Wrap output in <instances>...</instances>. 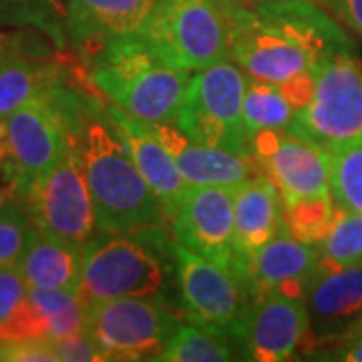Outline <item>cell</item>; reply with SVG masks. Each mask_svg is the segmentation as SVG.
Here are the masks:
<instances>
[{"mask_svg": "<svg viewBox=\"0 0 362 362\" xmlns=\"http://www.w3.org/2000/svg\"><path fill=\"white\" fill-rule=\"evenodd\" d=\"M247 75L232 61L195 71L177 113V127L195 143L254 157L244 123Z\"/></svg>", "mask_w": 362, "mask_h": 362, "instance_id": "obj_5", "label": "cell"}, {"mask_svg": "<svg viewBox=\"0 0 362 362\" xmlns=\"http://www.w3.org/2000/svg\"><path fill=\"white\" fill-rule=\"evenodd\" d=\"M23 202L40 232L85 246L97 223L78 141L28 187Z\"/></svg>", "mask_w": 362, "mask_h": 362, "instance_id": "obj_9", "label": "cell"}, {"mask_svg": "<svg viewBox=\"0 0 362 362\" xmlns=\"http://www.w3.org/2000/svg\"><path fill=\"white\" fill-rule=\"evenodd\" d=\"M318 250L322 270H338L362 262V214L337 206L330 232Z\"/></svg>", "mask_w": 362, "mask_h": 362, "instance_id": "obj_28", "label": "cell"}, {"mask_svg": "<svg viewBox=\"0 0 362 362\" xmlns=\"http://www.w3.org/2000/svg\"><path fill=\"white\" fill-rule=\"evenodd\" d=\"M334 197L332 194L298 197L282 202V218L286 232L298 242L308 246H320L330 232L334 218Z\"/></svg>", "mask_w": 362, "mask_h": 362, "instance_id": "obj_25", "label": "cell"}, {"mask_svg": "<svg viewBox=\"0 0 362 362\" xmlns=\"http://www.w3.org/2000/svg\"><path fill=\"white\" fill-rule=\"evenodd\" d=\"M220 0H153L141 37L159 63L204 71L232 61V16Z\"/></svg>", "mask_w": 362, "mask_h": 362, "instance_id": "obj_4", "label": "cell"}, {"mask_svg": "<svg viewBox=\"0 0 362 362\" xmlns=\"http://www.w3.org/2000/svg\"><path fill=\"white\" fill-rule=\"evenodd\" d=\"M89 78L77 57H26L11 51L0 59V121L59 83Z\"/></svg>", "mask_w": 362, "mask_h": 362, "instance_id": "obj_22", "label": "cell"}, {"mask_svg": "<svg viewBox=\"0 0 362 362\" xmlns=\"http://www.w3.org/2000/svg\"><path fill=\"white\" fill-rule=\"evenodd\" d=\"M171 272H175V240L168 235V228L97 232L83 246L78 296L85 306L117 298L157 296Z\"/></svg>", "mask_w": 362, "mask_h": 362, "instance_id": "obj_3", "label": "cell"}, {"mask_svg": "<svg viewBox=\"0 0 362 362\" xmlns=\"http://www.w3.org/2000/svg\"><path fill=\"white\" fill-rule=\"evenodd\" d=\"M156 135L175 157L180 171L189 187L199 185H220V187H238L250 180H264L262 165L256 157H244L202 145L187 139L180 127L171 123H151Z\"/></svg>", "mask_w": 362, "mask_h": 362, "instance_id": "obj_18", "label": "cell"}, {"mask_svg": "<svg viewBox=\"0 0 362 362\" xmlns=\"http://www.w3.org/2000/svg\"><path fill=\"white\" fill-rule=\"evenodd\" d=\"M288 135L330 151L362 137V63L354 52H337L314 71L312 99L298 109Z\"/></svg>", "mask_w": 362, "mask_h": 362, "instance_id": "obj_6", "label": "cell"}, {"mask_svg": "<svg viewBox=\"0 0 362 362\" xmlns=\"http://www.w3.org/2000/svg\"><path fill=\"white\" fill-rule=\"evenodd\" d=\"M320 272V250L298 242L282 230L259 250L247 266V284L254 300L266 294L302 298Z\"/></svg>", "mask_w": 362, "mask_h": 362, "instance_id": "obj_16", "label": "cell"}, {"mask_svg": "<svg viewBox=\"0 0 362 362\" xmlns=\"http://www.w3.org/2000/svg\"><path fill=\"white\" fill-rule=\"evenodd\" d=\"M296 109L282 95V90L274 83L252 81L247 83L244 97V123L247 137L252 139L258 131H284L288 129Z\"/></svg>", "mask_w": 362, "mask_h": 362, "instance_id": "obj_26", "label": "cell"}, {"mask_svg": "<svg viewBox=\"0 0 362 362\" xmlns=\"http://www.w3.org/2000/svg\"><path fill=\"white\" fill-rule=\"evenodd\" d=\"M28 288L65 290L78 294L83 280V246L69 244L37 230L14 266Z\"/></svg>", "mask_w": 362, "mask_h": 362, "instance_id": "obj_23", "label": "cell"}, {"mask_svg": "<svg viewBox=\"0 0 362 362\" xmlns=\"http://www.w3.org/2000/svg\"><path fill=\"white\" fill-rule=\"evenodd\" d=\"M171 228L180 244L233 272V187H192L171 220Z\"/></svg>", "mask_w": 362, "mask_h": 362, "instance_id": "obj_11", "label": "cell"}, {"mask_svg": "<svg viewBox=\"0 0 362 362\" xmlns=\"http://www.w3.org/2000/svg\"><path fill=\"white\" fill-rule=\"evenodd\" d=\"M37 226L28 218L25 209L8 202L0 211V268L16 266L26 246L33 242Z\"/></svg>", "mask_w": 362, "mask_h": 362, "instance_id": "obj_30", "label": "cell"}, {"mask_svg": "<svg viewBox=\"0 0 362 362\" xmlns=\"http://www.w3.org/2000/svg\"><path fill=\"white\" fill-rule=\"evenodd\" d=\"M254 11L308 52L316 66L337 52H354V42L344 28L312 0H268Z\"/></svg>", "mask_w": 362, "mask_h": 362, "instance_id": "obj_19", "label": "cell"}, {"mask_svg": "<svg viewBox=\"0 0 362 362\" xmlns=\"http://www.w3.org/2000/svg\"><path fill=\"white\" fill-rule=\"evenodd\" d=\"M0 361L8 362H57V354L47 340H25L0 344Z\"/></svg>", "mask_w": 362, "mask_h": 362, "instance_id": "obj_33", "label": "cell"}, {"mask_svg": "<svg viewBox=\"0 0 362 362\" xmlns=\"http://www.w3.org/2000/svg\"><path fill=\"white\" fill-rule=\"evenodd\" d=\"M228 6H258L262 2H268V0H220Z\"/></svg>", "mask_w": 362, "mask_h": 362, "instance_id": "obj_38", "label": "cell"}, {"mask_svg": "<svg viewBox=\"0 0 362 362\" xmlns=\"http://www.w3.org/2000/svg\"><path fill=\"white\" fill-rule=\"evenodd\" d=\"M175 276L187 322L242 342L254 304L250 286L233 272L197 256L175 240Z\"/></svg>", "mask_w": 362, "mask_h": 362, "instance_id": "obj_7", "label": "cell"}, {"mask_svg": "<svg viewBox=\"0 0 362 362\" xmlns=\"http://www.w3.org/2000/svg\"><path fill=\"white\" fill-rule=\"evenodd\" d=\"M282 230H286L282 197L270 181L250 180L233 187V274L247 284V266L252 258Z\"/></svg>", "mask_w": 362, "mask_h": 362, "instance_id": "obj_17", "label": "cell"}, {"mask_svg": "<svg viewBox=\"0 0 362 362\" xmlns=\"http://www.w3.org/2000/svg\"><path fill=\"white\" fill-rule=\"evenodd\" d=\"M66 0H0V28H33L54 42L59 51L69 45L65 26Z\"/></svg>", "mask_w": 362, "mask_h": 362, "instance_id": "obj_24", "label": "cell"}, {"mask_svg": "<svg viewBox=\"0 0 362 362\" xmlns=\"http://www.w3.org/2000/svg\"><path fill=\"white\" fill-rule=\"evenodd\" d=\"M230 52L247 77L282 85L302 73H314L316 63L302 47L262 21L254 6H232Z\"/></svg>", "mask_w": 362, "mask_h": 362, "instance_id": "obj_10", "label": "cell"}, {"mask_svg": "<svg viewBox=\"0 0 362 362\" xmlns=\"http://www.w3.org/2000/svg\"><path fill=\"white\" fill-rule=\"evenodd\" d=\"M109 117L115 123V129L123 145L127 147L133 163L137 165L143 180L153 189L159 202L165 207L169 221L175 218L187 192L192 189L185 181L175 157L156 135L151 123L133 119L115 105H107Z\"/></svg>", "mask_w": 362, "mask_h": 362, "instance_id": "obj_15", "label": "cell"}, {"mask_svg": "<svg viewBox=\"0 0 362 362\" xmlns=\"http://www.w3.org/2000/svg\"><path fill=\"white\" fill-rule=\"evenodd\" d=\"M13 195L14 194L11 187H8V189H2V187H0V211L4 209V206H6L8 202H13Z\"/></svg>", "mask_w": 362, "mask_h": 362, "instance_id": "obj_39", "label": "cell"}, {"mask_svg": "<svg viewBox=\"0 0 362 362\" xmlns=\"http://www.w3.org/2000/svg\"><path fill=\"white\" fill-rule=\"evenodd\" d=\"M28 286L14 266L0 268V326L25 302Z\"/></svg>", "mask_w": 362, "mask_h": 362, "instance_id": "obj_32", "label": "cell"}, {"mask_svg": "<svg viewBox=\"0 0 362 362\" xmlns=\"http://www.w3.org/2000/svg\"><path fill=\"white\" fill-rule=\"evenodd\" d=\"M308 310V350L337 340L362 320V262L338 270L316 274L306 290Z\"/></svg>", "mask_w": 362, "mask_h": 362, "instance_id": "obj_14", "label": "cell"}, {"mask_svg": "<svg viewBox=\"0 0 362 362\" xmlns=\"http://www.w3.org/2000/svg\"><path fill=\"white\" fill-rule=\"evenodd\" d=\"M6 163V147H4V139H2V133H0V171L4 169Z\"/></svg>", "mask_w": 362, "mask_h": 362, "instance_id": "obj_40", "label": "cell"}, {"mask_svg": "<svg viewBox=\"0 0 362 362\" xmlns=\"http://www.w3.org/2000/svg\"><path fill=\"white\" fill-rule=\"evenodd\" d=\"M11 51H16V35L14 33H0V59Z\"/></svg>", "mask_w": 362, "mask_h": 362, "instance_id": "obj_37", "label": "cell"}, {"mask_svg": "<svg viewBox=\"0 0 362 362\" xmlns=\"http://www.w3.org/2000/svg\"><path fill=\"white\" fill-rule=\"evenodd\" d=\"M66 39L85 66L113 40L141 35L153 0H66Z\"/></svg>", "mask_w": 362, "mask_h": 362, "instance_id": "obj_13", "label": "cell"}, {"mask_svg": "<svg viewBox=\"0 0 362 362\" xmlns=\"http://www.w3.org/2000/svg\"><path fill=\"white\" fill-rule=\"evenodd\" d=\"M87 332L107 361H157L180 318L151 298H117L85 306Z\"/></svg>", "mask_w": 362, "mask_h": 362, "instance_id": "obj_8", "label": "cell"}, {"mask_svg": "<svg viewBox=\"0 0 362 362\" xmlns=\"http://www.w3.org/2000/svg\"><path fill=\"white\" fill-rule=\"evenodd\" d=\"M282 95L292 103L294 109H302L304 105L312 99L314 93V73H302L298 77L286 81L282 85H278Z\"/></svg>", "mask_w": 362, "mask_h": 362, "instance_id": "obj_34", "label": "cell"}, {"mask_svg": "<svg viewBox=\"0 0 362 362\" xmlns=\"http://www.w3.org/2000/svg\"><path fill=\"white\" fill-rule=\"evenodd\" d=\"M233 340L209 332L199 326L180 328L169 338L163 352L157 356L161 362H228L233 361Z\"/></svg>", "mask_w": 362, "mask_h": 362, "instance_id": "obj_27", "label": "cell"}, {"mask_svg": "<svg viewBox=\"0 0 362 362\" xmlns=\"http://www.w3.org/2000/svg\"><path fill=\"white\" fill-rule=\"evenodd\" d=\"M103 101L89 78L69 81L45 89L0 121L6 147L4 173L16 197H23L81 139Z\"/></svg>", "mask_w": 362, "mask_h": 362, "instance_id": "obj_1", "label": "cell"}, {"mask_svg": "<svg viewBox=\"0 0 362 362\" xmlns=\"http://www.w3.org/2000/svg\"><path fill=\"white\" fill-rule=\"evenodd\" d=\"M52 350L57 354V362H101L107 361L97 342L93 340L89 332H81L73 337L61 338L51 342Z\"/></svg>", "mask_w": 362, "mask_h": 362, "instance_id": "obj_31", "label": "cell"}, {"mask_svg": "<svg viewBox=\"0 0 362 362\" xmlns=\"http://www.w3.org/2000/svg\"><path fill=\"white\" fill-rule=\"evenodd\" d=\"M338 18L362 39V0H322Z\"/></svg>", "mask_w": 362, "mask_h": 362, "instance_id": "obj_35", "label": "cell"}, {"mask_svg": "<svg viewBox=\"0 0 362 362\" xmlns=\"http://www.w3.org/2000/svg\"><path fill=\"white\" fill-rule=\"evenodd\" d=\"M308 310L302 298L266 294L254 300L242 346L250 361L282 362L308 352Z\"/></svg>", "mask_w": 362, "mask_h": 362, "instance_id": "obj_12", "label": "cell"}, {"mask_svg": "<svg viewBox=\"0 0 362 362\" xmlns=\"http://www.w3.org/2000/svg\"><path fill=\"white\" fill-rule=\"evenodd\" d=\"M259 165L282 202L330 194V153L306 139L282 133L274 153Z\"/></svg>", "mask_w": 362, "mask_h": 362, "instance_id": "obj_20", "label": "cell"}, {"mask_svg": "<svg viewBox=\"0 0 362 362\" xmlns=\"http://www.w3.org/2000/svg\"><path fill=\"white\" fill-rule=\"evenodd\" d=\"M361 328H362V324H361Z\"/></svg>", "mask_w": 362, "mask_h": 362, "instance_id": "obj_41", "label": "cell"}, {"mask_svg": "<svg viewBox=\"0 0 362 362\" xmlns=\"http://www.w3.org/2000/svg\"><path fill=\"white\" fill-rule=\"evenodd\" d=\"M192 77V71L157 63L129 81L109 103L143 123H175Z\"/></svg>", "mask_w": 362, "mask_h": 362, "instance_id": "obj_21", "label": "cell"}, {"mask_svg": "<svg viewBox=\"0 0 362 362\" xmlns=\"http://www.w3.org/2000/svg\"><path fill=\"white\" fill-rule=\"evenodd\" d=\"M332 358L346 362H362V328L350 340H346L340 349L334 350Z\"/></svg>", "mask_w": 362, "mask_h": 362, "instance_id": "obj_36", "label": "cell"}, {"mask_svg": "<svg viewBox=\"0 0 362 362\" xmlns=\"http://www.w3.org/2000/svg\"><path fill=\"white\" fill-rule=\"evenodd\" d=\"M78 147L97 232L137 233L168 228L165 207L133 163L107 105L87 121Z\"/></svg>", "mask_w": 362, "mask_h": 362, "instance_id": "obj_2", "label": "cell"}, {"mask_svg": "<svg viewBox=\"0 0 362 362\" xmlns=\"http://www.w3.org/2000/svg\"><path fill=\"white\" fill-rule=\"evenodd\" d=\"M330 194L334 204L362 214V137L330 151Z\"/></svg>", "mask_w": 362, "mask_h": 362, "instance_id": "obj_29", "label": "cell"}]
</instances>
